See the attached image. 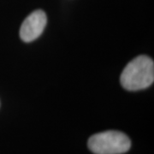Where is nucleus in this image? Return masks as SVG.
Here are the masks:
<instances>
[{
    "label": "nucleus",
    "mask_w": 154,
    "mask_h": 154,
    "mask_svg": "<svg viewBox=\"0 0 154 154\" xmlns=\"http://www.w3.org/2000/svg\"><path fill=\"white\" fill-rule=\"evenodd\" d=\"M122 86L128 91L150 87L154 81V63L147 56H139L129 62L122 72Z\"/></svg>",
    "instance_id": "f257e3e1"
},
{
    "label": "nucleus",
    "mask_w": 154,
    "mask_h": 154,
    "mask_svg": "<svg viewBox=\"0 0 154 154\" xmlns=\"http://www.w3.org/2000/svg\"><path fill=\"white\" fill-rule=\"evenodd\" d=\"M131 141L119 131H105L93 135L88 140V147L95 154H122L128 152Z\"/></svg>",
    "instance_id": "f03ea898"
},
{
    "label": "nucleus",
    "mask_w": 154,
    "mask_h": 154,
    "mask_svg": "<svg viewBox=\"0 0 154 154\" xmlns=\"http://www.w3.org/2000/svg\"><path fill=\"white\" fill-rule=\"evenodd\" d=\"M47 18L43 11H33L22 22L20 28V37L24 42H31L43 33Z\"/></svg>",
    "instance_id": "7ed1b4c3"
}]
</instances>
